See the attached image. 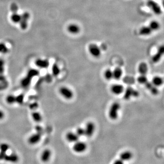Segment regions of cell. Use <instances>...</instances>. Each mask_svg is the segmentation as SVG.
I'll list each match as a JSON object with an SVG mask.
<instances>
[{
    "instance_id": "cell-1",
    "label": "cell",
    "mask_w": 164,
    "mask_h": 164,
    "mask_svg": "<svg viewBox=\"0 0 164 164\" xmlns=\"http://www.w3.org/2000/svg\"><path fill=\"white\" fill-rule=\"evenodd\" d=\"M121 108V105L118 102H114L112 104L109 110L108 116L112 120H116L118 117V112Z\"/></svg>"
},
{
    "instance_id": "cell-2",
    "label": "cell",
    "mask_w": 164,
    "mask_h": 164,
    "mask_svg": "<svg viewBox=\"0 0 164 164\" xmlns=\"http://www.w3.org/2000/svg\"><path fill=\"white\" fill-rule=\"evenodd\" d=\"M124 91V99L125 100H130L132 97L136 98L139 97L140 95L139 91L132 88L131 86L128 87Z\"/></svg>"
},
{
    "instance_id": "cell-3",
    "label": "cell",
    "mask_w": 164,
    "mask_h": 164,
    "mask_svg": "<svg viewBox=\"0 0 164 164\" xmlns=\"http://www.w3.org/2000/svg\"><path fill=\"white\" fill-rule=\"evenodd\" d=\"M88 50L91 56L96 58H99L101 55V49L98 45L95 43H91L89 45Z\"/></svg>"
},
{
    "instance_id": "cell-4",
    "label": "cell",
    "mask_w": 164,
    "mask_h": 164,
    "mask_svg": "<svg viewBox=\"0 0 164 164\" xmlns=\"http://www.w3.org/2000/svg\"><path fill=\"white\" fill-rule=\"evenodd\" d=\"M59 93L61 95L67 100H70L73 97V92L67 87L62 86L59 89Z\"/></svg>"
},
{
    "instance_id": "cell-5",
    "label": "cell",
    "mask_w": 164,
    "mask_h": 164,
    "mask_svg": "<svg viewBox=\"0 0 164 164\" xmlns=\"http://www.w3.org/2000/svg\"><path fill=\"white\" fill-rule=\"evenodd\" d=\"M147 6L156 15H160L162 13L161 8L156 1L149 0L147 2Z\"/></svg>"
},
{
    "instance_id": "cell-6",
    "label": "cell",
    "mask_w": 164,
    "mask_h": 164,
    "mask_svg": "<svg viewBox=\"0 0 164 164\" xmlns=\"http://www.w3.org/2000/svg\"><path fill=\"white\" fill-rule=\"evenodd\" d=\"M87 148V145L85 143L82 141H77L74 143L73 149L75 152L81 153L85 151L86 150Z\"/></svg>"
},
{
    "instance_id": "cell-7",
    "label": "cell",
    "mask_w": 164,
    "mask_h": 164,
    "mask_svg": "<svg viewBox=\"0 0 164 164\" xmlns=\"http://www.w3.org/2000/svg\"><path fill=\"white\" fill-rule=\"evenodd\" d=\"M42 134H41L36 132L32 134L29 137L27 140L28 143L31 145H35L40 142L42 139Z\"/></svg>"
},
{
    "instance_id": "cell-8",
    "label": "cell",
    "mask_w": 164,
    "mask_h": 164,
    "mask_svg": "<svg viewBox=\"0 0 164 164\" xmlns=\"http://www.w3.org/2000/svg\"><path fill=\"white\" fill-rule=\"evenodd\" d=\"M30 14L28 12H25L21 15L20 25L21 29L26 30L28 26V21L29 20Z\"/></svg>"
},
{
    "instance_id": "cell-9",
    "label": "cell",
    "mask_w": 164,
    "mask_h": 164,
    "mask_svg": "<svg viewBox=\"0 0 164 164\" xmlns=\"http://www.w3.org/2000/svg\"><path fill=\"white\" fill-rule=\"evenodd\" d=\"M95 130V125L92 122H89L87 123L85 130V136L90 137L93 135Z\"/></svg>"
},
{
    "instance_id": "cell-10",
    "label": "cell",
    "mask_w": 164,
    "mask_h": 164,
    "mask_svg": "<svg viewBox=\"0 0 164 164\" xmlns=\"http://www.w3.org/2000/svg\"><path fill=\"white\" fill-rule=\"evenodd\" d=\"M52 152L49 149H45L41 153L40 159L43 163H47L51 159Z\"/></svg>"
},
{
    "instance_id": "cell-11",
    "label": "cell",
    "mask_w": 164,
    "mask_h": 164,
    "mask_svg": "<svg viewBox=\"0 0 164 164\" xmlns=\"http://www.w3.org/2000/svg\"><path fill=\"white\" fill-rule=\"evenodd\" d=\"M36 66L41 69H46L49 67L50 63L48 59L38 58L35 62Z\"/></svg>"
},
{
    "instance_id": "cell-12",
    "label": "cell",
    "mask_w": 164,
    "mask_h": 164,
    "mask_svg": "<svg viewBox=\"0 0 164 164\" xmlns=\"http://www.w3.org/2000/svg\"><path fill=\"white\" fill-rule=\"evenodd\" d=\"M19 160V157L15 153H11L10 154H7L4 161L9 163H16Z\"/></svg>"
},
{
    "instance_id": "cell-13",
    "label": "cell",
    "mask_w": 164,
    "mask_h": 164,
    "mask_svg": "<svg viewBox=\"0 0 164 164\" xmlns=\"http://www.w3.org/2000/svg\"><path fill=\"white\" fill-rule=\"evenodd\" d=\"M164 52V48L163 46H161L159 47L158 49L157 50L156 54L154 55L152 58V61L153 63H157L159 61L163 56Z\"/></svg>"
},
{
    "instance_id": "cell-14",
    "label": "cell",
    "mask_w": 164,
    "mask_h": 164,
    "mask_svg": "<svg viewBox=\"0 0 164 164\" xmlns=\"http://www.w3.org/2000/svg\"><path fill=\"white\" fill-rule=\"evenodd\" d=\"M124 87L122 85L120 84H114L111 87V91L114 95H120L124 92Z\"/></svg>"
},
{
    "instance_id": "cell-15",
    "label": "cell",
    "mask_w": 164,
    "mask_h": 164,
    "mask_svg": "<svg viewBox=\"0 0 164 164\" xmlns=\"http://www.w3.org/2000/svg\"><path fill=\"white\" fill-rule=\"evenodd\" d=\"M67 30L70 34L76 35L80 32V27L77 24L72 23L68 25L67 27Z\"/></svg>"
},
{
    "instance_id": "cell-16",
    "label": "cell",
    "mask_w": 164,
    "mask_h": 164,
    "mask_svg": "<svg viewBox=\"0 0 164 164\" xmlns=\"http://www.w3.org/2000/svg\"><path fill=\"white\" fill-rule=\"evenodd\" d=\"M146 88L149 90L151 93L154 95H157L159 93V91L157 87L155 86L152 82H148L145 84Z\"/></svg>"
},
{
    "instance_id": "cell-17",
    "label": "cell",
    "mask_w": 164,
    "mask_h": 164,
    "mask_svg": "<svg viewBox=\"0 0 164 164\" xmlns=\"http://www.w3.org/2000/svg\"><path fill=\"white\" fill-rule=\"evenodd\" d=\"M66 139L67 141L70 143H75L79 141V136L76 133L68 132L66 135Z\"/></svg>"
},
{
    "instance_id": "cell-18",
    "label": "cell",
    "mask_w": 164,
    "mask_h": 164,
    "mask_svg": "<svg viewBox=\"0 0 164 164\" xmlns=\"http://www.w3.org/2000/svg\"><path fill=\"white\" fill-rule=\"evenodd\" d=\"M32 79L26 75V76L23 77L21 79L20 82V84L22 88H27L30 85L31 83H32Z\"/></svg>"
},
{
    "instance_id": "cell-19",
    "label": "cell",
    "mask_w": 164,
    "mask_h": 164,
    "mask_svg": "<svg viewBox=\"0 0 164 164\" xmlns=\"http://www.w3.org/2000/svg\"><path fill=\"white\" fill-rule=\"evenodd\" d=\"M153 31L150 28V27L148 26H143L140 28L139 30V33L140 35L142 36H147L150 35L151 34Z\"/></svg>"
},
{
    "instance_id": "cell-20",
    "label": "cell",
    "mask_w": 164,
    "mask_h": 164,
    "mask_svg": "<svg viewBox=\"0 0 164 164\" xmlns=\"http://www.w3.org/2000/svg\"><path fill=\"white\" fill-rule=\"evenodd\" d=\"M31 117L34 122L40 123L42 120V116L39 112L34 111L31 114Z\"/></svg>"
},
{
    "instance_id": "cell-21",
    "label": "cell",
    "mask_w": 164,
    "mask_h": 164,
    "mask_svg": "<svg viewBox=\"0 0 164 164\" xmlns=\"http://www.w3.org/2000/svg\"><path fill=\"white\" fill-rule=\"evenodd\" d=\"M138 70L141 75H146L148 71V67L147 64L144 62L140 63L138 66Z\"/></svg>"
},
{
    "instance_id": "cell-22",
    "label": "cell",
    "mask_w": 164,
    "mask_h": 164,
    "mask_svg": "<svg viewBox=\"0 0 164 164\" xmlns=\"http://www.w3.org/2000/svg\"><path fill=\"white\" fill-rule=\"evenodd\" d=\"M133 157V154L130 151H125L120 155V159L123 161H129Z\"/></svg>"
},
{
    "instance_id": "cell-23",
    "label": "cell",
    "mask_w": 164,
    "mask_h": 164,
    "mask_svg": "<svg viewBox=\"0 0 164 164\" xmlns=\"http://www.w3.org/2000/svg\"><path fill=\"white\" fill-rule=\"evenodd\" d=\"M113 78L115 80L120 79L123 75V71L120 67H116L113 71Z\"/></svg>"
},
{
    "instance_id": "cell-24",
    "label": "cell",
    "mask_w": 164,
    "mask_h": 164,
    "mask_svg": "<svg viewBox=\"0 0 164 164\" xmlns=\"http://www.w3.org/2000/svg\"><path fill=\"white\" fill-rule=\"evenodd\" d=\"M151 82L155 86L157 87L163 84V79L161 77L155 76L153 78Z\"/></svg>"
},
{
    "instance_id": "cell-25",
    "label": "cell",
    "mask_w": 164,
    "mask_h": 164,
    "mask_svg": "<svg viewBox=\"0 0 164 164\" xmlns=\"http://www.w3.org/2000/svg\"><path fill=\"white\" fill-rule=\"evenodd\" d=\"M60 69L59 68V66L56 63L52 65V73L54 77L58 76V75L60 73Z\"/></svg>"
},
{
    "instance_id": "cell-26",
    "label": "cell",
    "mask_w": 164,
    "mask_h": 164,
    "mask_svg": "<svg viewBox=\"0 0 164 164\" xmlns=\"http://www.w3.org/2000/svg\"><path fill=\"white\" fill-rule=\"evenodd\" d=\"M149 26L150 27V28L151 29L152 31H156L160 28L161 26H160V24L158 22H157L156 20H152L150 22Z\"/></svg>"
},
{
    "instance_id": "cell-27",
    "label": "cell",
    "mask_w": 164,
    "mask_h": 164,
    "mask_svg": "<svg viewBox=\"0 0 164 164\" xmlns=\"http://www.w3.org/2000/svg\"><path fill=\"white\" fill-rule=\"evenodd\" d=\"M39 74V72L38 69H34V68H31L27 71L26 75L32 79L33 77L38 76Z\"/></svg>"
},
{
    "instance_id": "cell-28",
    "label": "cell",
    "mask_w": 164,
    "mask_h": 164,
    "mask_svg": "<svg viewBox=\"0 0 164 164\" xmlns=\"http://www.w3.org/2000/svg\"><path fill=\"white\" fill-rule=\"evenodd\" d=\"M6 101L9 104H13L16 103V96L13 95H9L7 96Z\"/></svg>"
},
{
    "instance_id": "cell-29",
    "label": "cell",
    "mask_w": 164,
    "mask_h": 164,
    "mask_svg": "<svg viewBox=\"0 0 164 164\" xmlns=\"http://www.w3.org/2000/svg\"><path fill=\"white\" fill-rule=\"evenodd\" d=\"M20 17H21V15H19V14L17 13H13L11 17V19L13 22L18 23H19L20 21Z\"/></svg>"
},
{
    "instance_id": "cell-30",
    "label": "cell",
    "mask_w": 164,
    "mask_h": 164,
    "mask_svg": "<svg viewBox=\"0 0 164 164\" xmlns=\"http://www.w3.org/2000/svg\"><path fill=\"white\" fill-rule=\"evenodd\" d=\"M104 77L107 80H110L113 78V71L110 69H107L104 73Z\"/></svg>"
},
{
    "instance_id": "cell-31",
    "label": "cell",
    "mask_w": 164,
    "mask_h": 164,
    "mask_svg": "<svg viewBox=\"0 0 164 164\" xmlns=\"http://www.w3.org/2000/svg\"><path fill=\"white\" fill-rule=\"evenodd\" d=\"M10 149V145L7 143H2L0 144V152L7 153Z\"/></svg>"
},
{
    "instance_id": "cell-32",
    "label": "cell",
    "mask_w": 164,
    "mask_h": 164,
    "mask_svg": "<svg viewBox=\"0 0 164 164\" xmlns=\"http://www.w3.org/2000/svg\"><path fill=\"white\" fill-rule=\"evenodd\" d=\"M137 81L141 84L145 85L148 81V78L146 75H141L140 74L137 79Z\"/></svg>"
},
{
    "instance_id": "cell-33",
    "label": "cell",
    "mask_w": 164,
    "mask_h": 164,
    "mask_svg": "<svg viewBox=\"0 0 164 164\" xmlns=\"http://www.w3.org/2000/svg\"><path fill=\"white\" fill-rule=\"evenodd\" d=\"M9 51V49L4 43H0V54H6Z\"/></svg>"
},
{
    "instance_id": "cell-34",
    "label": "cell",
    "mask_w": 164,
    "mask_h": 164,
    "mask_svg": "<svg viewBox=\"0 0 164 164\" xmlns=\"http://www.w3.org/2000/svg\"><path fill=\"white\" fill-rule=\"evenodd\" d=\"M5 62L3 59L0 58V74H4L5 70Z\"/></svg>"
},
{
    "instance_id": "cell-35",
    "label": "cell",
    "mask_w": 164,
    "mask_h": 164,
    "mask_svg": "<svg viewBox=\"0 0 164 164\" xmlns=\"http://www.w3.org/2000/svg\"><path fill=\"white\" fill-rule=\"evenodd\" d=\"M24 100V95L22 94L16 96V103L18 104H22Z\"/></svg>"
},
{
    "instance_id": "cell-36",
    "label": "cell",
    "mask_w": 164,
    "mask_h": 164,
    "mask_svg": "<svg viewBox=\"0 0 164 164\" xmlns=\"http://www.w3.org/2000/svg\"><path fill=\"white\" fill-rule=\"evenodd\" d=\"M8 86V82L7 80L4 81L0 82V91L5 90Z\"/></svg>"
},
{
    "instance_id": "cell-37",
    "label": "cell",
    "mask_w": 164,
    "mask_h": 164,
    "mask_svg": "<svg viewBox=\"0 0 164 164\" xmlns=\"http://www.w3.org/2000/svg\"><path fill=\"white\" fill-rule=\"evenodd\" d=\"M76 133L77 136L79 137L83 136H85V130L84 129L81 127H79L76 130Z\"/></svg>"
},
{
    "instance_id": "cell-38",
    "label": "cell",
    "mask_w": 164,
    "mask_h": 164,
    "mask_svg": "<svg viewBox=\"0 0 164 164\" xmlns=\"http://www.w3.org/2000/svg\"><path fill=\"white\" fill-rule=\"evenodd\" d=\"M10 9L12 13H17L18 7L17 4L15 3H13L11 5Z\"/></svg>"
},
{
    "instance_id": "cell-39",
    "label": "cell",
    "mask_w": 164,
    "mask_h": 164,
    "mask_svg": "<svg viewBox=\"0 0 164 164\" xmlns=\"http://www.w3.org/2000/svg\"><path fill=\"white\" fill-rule=\"evenodd\" d=\"M38 104L37 102H33L29 106L30 108L32 110H35L38 108Z\"/></svg>"
},
{
    "instance_id": "cell-40",
    "label": "cell",
    "mask_w": 164,
    "mask_h": 164,
    "mask_svg": "<svg viewBox=\"0 0 164 164\" xmlns=\"http://www.w3.org/2000/svg\"><path fill=\"white\" fill-rule=\"evenodd\" d=\"M5 117V114L3 111L0 109V120H2Z\"/></svg>"
},
{
    "instance_id": "cell-41",
    "label": "cell",
    "mask_w": 164,
    "mask_h": 164,
    "mask_svg": "<svg viewBox=\"0 0 164 164\" xmlns=\"http://www.w3.org/2000/svg\"><path fill=\"white\" fill-rule=\"evenodd\" d=\"M7 79L4 74H0V82L5 81Z\"/></svg>"
},
{
    "instance_id": "cell-42",
    "label": "cell",
    "mask_w": 164,
    "mask_h": 164,
    "mask_svg": "<svg viewBox=\"0 0 164 164\" xmlns=\"http://www.w3.org/2000/svg\"><path fill=\"white\" fill-rule=\"evenodd\" d=\"M113 164H124V161L121 160L120 159H117L114 162Z\"/></svg>"
}]
</instances>
